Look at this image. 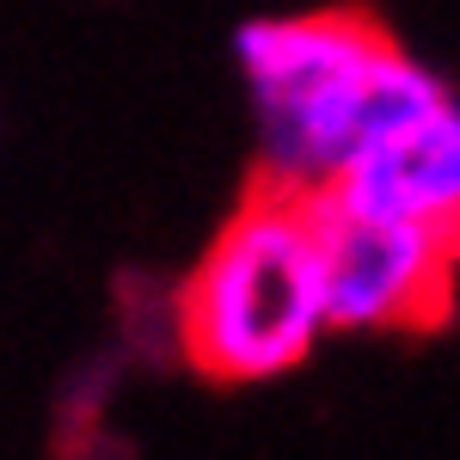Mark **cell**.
<instances>
[{
	"instance_id": "6da1fadb",
	"label": "cell",
	"mask_w": 460,
	"mask_h": 460,
	"mask_svg": "<svg viewBox=\"0 0 460 460\" xmlns=\"http://www.w3.org/2000/svg\"><path fill=\"white\" fill-rule=\"evenodd\" d=\"M184 362L215 387L283 381L332 338L314 252V197L252 178L172 301Z\"/></svg>"
},
{
	"instance_id": "7a4b0ae2",
	"label": "cell",
	"mask_w": 460,
	"mask_h": 460,
	"mask_svg": "<svg viewBox=\"0 0 460 460\" xmlns=\"http://www.w3.org/2000/svg\"><path fill=\"white\" fill-rule=\"evenodd\" d=\"M381 19L356 6H319V13H270L234 37V62L252 99V136H258V178L314 197L338 166L350 160L368 99L393 62Z\"/></svg>"
},
{
	"instance_id": "3957f363",
	"label": "cell",
	"mask_w": 460,
	"mask_h": 460,
	"mask_svg": "<svg viewBox=\"0 0 460 460\" xmlns=\"http://www.w3.org/2000/svg\"><path fill=\"white\" fill-rule=\"evenodd\" d=\"M314 252L332 332H356V338L436 332L455 314L460 240L436 227L314 190Z\"/></svg>"
},
{
	"instance_id": "277c9868",
	"label": "cell",
	"mask_w": 460,
	"mask_h": 460,
	"mask_svg": "<svg viewBox=\"0 0 460 460\" xmlns=\"http://www.w3.org/2000/svg\"><path fill=\"white\" fill-rule=\"evenodd\" d=\"M325 190L356 209L399 215L460 240V93L418 56L393 49L362 136Z\"/></svg>"
}]
</instances>
